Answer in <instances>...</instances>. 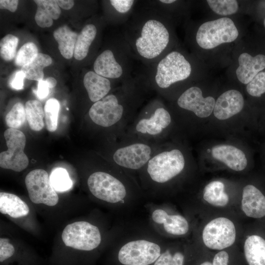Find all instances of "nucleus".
<instances>
[{
  "instance_id": "f257e3e1",
  "label": "nucleus",
  "mask_w": 265,
  "mask_h": 265,
  "mask_svg": "<svg viewBox=\"0 0 265 265\" xmlns=\"http://www.w3.org/2000/svg\"><path fill=\"white\" fill-rule=\"evenodd\" d=\"M151 93L144 73L132 76L93 104L88 116L96 126L110 130L111 142L116 141L124 136Z\"/></svg>"
},
{
  "instance_id": "f03ea898",
  "label": "nucleus",
  "mask_w": 265,
  "mask_h": 265,
  "mask_svg": "<svg viewBox=\"0 0 265 265\" xmlns=\"http://www.w3.org/2000/svg\"><path fill=\"white\" fill-rule=\"evenodd\" d=\"M142 3L123 25L121 33L135 60L147 67L170 51L173 34L170 19Z\"/></svg>"
},
{
  "instance_id": "7ed1b4c3",
  "label": "nucleus",
  "mask_w": 265,
  "mask_h": 265,
  "mask_svg": "<svg viewBox=\"0 0 265 265\" xmlns=\"http://www.w3.org/2000/svg\"><path fill=\"white\" fill-rule=\"evenodd\" d=\"M172 123V116L170 111L162 98L157 95L142 106L128 126L124 136L155 144H163L165 143V138Z\"/></svg>"
},
{
  "instance_id": "20e7f679",
  "label": "nucleus",
  "mask_w": 265,
  "mask_h": 265,
  "mask_svg": "<svg viewBox=\"0 0 265 265\" xmlns=\"http://www.w3.org/2000/svg\"><path fill=\"white\" fill-rule=\"evenodd\" d=\"M147 68L144 74L150 90L164 98L173 86L186 80L192 71L189 60L177 50L169 51Z\"/></svg>"
},
{
  "instance_id": "39448f33",
  "label": "nucleus",
  "mask_w": 265,
  "mask_h": 265,
  "mask_svg": "<svg viewBox=\"0 0 265 265\" xmlns=\"http://www.w3.org/2000/svg\"><path fill=\"white\" fill-rule=\"evenodd\" d=\"M134 60L130 47L120 33L113 47L104 50L96 57L93 71L104 78L121 83L132 76Z\"/></svg>"
},
{
  "instance_id": "423d86ee",
  "label": "nucleus",
  "mask_w": 265,
  "mask_h": 265,
  "mask_svg": "<svg viewBox=\"0 0 265 265\" xmlns=\"http://www.w3.org/2000/svg\"><path fill=\"white\" fill-rule=\"evenodd\" d=\"M163 144H155L123 136L112 142L110 160L120 169L140 171Z\"/></svg>"
},
{
  "instance_id": "0eeeda50",
  "label": "nucleus",
  "mask_w": 265,
  "mask_h": 265,
  "mask_svg": "<svg viewBox=\"0 0 265 265\" xmlns=\"http://www.w3.org/2000/svg\"><path fill=\"white\" fill-rule=\"evenodd\" d=\"M186 159L183 152L177 148H171L165 143L154 154L142 169L151 181L164 184L179 175L185 169Z\"/></svg>"
},
{
  "instance_id": "6e6552de",
  "label": "nucleus",
  "mask_w": 265,
  "mask_h": 265,
  "mask_svg": "<svg viewBox=\"0 0 265 265\" xmlns=\"http://www.w3.org/2000/svg\"><path fill=\"white\" fill-rule=\"evenodd\" d=\"M238 36V31L234 22L223 17L201 25L196 31L195 40L201 48L212 49L235 41Z\"/></svg>"
},
{
  "instance_id": "1a4fd4ad",
  "label": "nucleus",
  "mask_w": 265,
  "mask_h": 265,
  "mask_svg": "<svg viewBox=\"0 0 265 265\" xmlns=\"http://www.w3.org/2000/svg\"><path fill=\"white\" fill-rule=\"evenodd\" d=\"M87 186L91 193L96 198L111 203L121 202L127 191L120 179L104 171H96L87 179Z\"/></svg>"
},
{
  "instance_id": "9d476101",
  "label": "nucleus",
  "mask_w": 265,
  "mask_h": 265,
  "mask_svg": "<svg viewBox=\"0 0 265 265\" xmlns=\"http://www.w3.org/2000/svg\"><path fill=\"white\" fill-rule=\"evenodd\" d=\"M61 238L66 246L83 251L96 248L101 241L98 227L86 221L68 224L64 229Z\"/></svg>"
},
{
  "instance_id": "9b49d317",
  "label": "nucleus",
  "mask_w": 265,
  "mask_h": 265,
  "mask_svg": "<svg viewBox=\"0 0 265 265\" xmlns=\"http://www.w3.org/2000/svg\"><path fill=\"white\" fill-rule=\"evenodd\" d=\"M8 150L0 154V166L20 172L27 166L29 160L24 150L26 143L25 134L21 131L8 128L4 133Z\"/></svg>"
},
{
  "instance_id": "f8f14e48",
  "label": "nucleus",
  "mask_w": 265,
  "mask_h": 265,
  "mask_svg": "<svg viewBox=\"0 0 265 265\" xmlns=\"http://www.w3.org/2000/svg\"><path fill=\"white\" fill-rule=\"evenodd\" d=\"M236 237L233 222L225 217H218L205 226L202 238L205 245L213 250H222L231 246Z\"/></svg>"
},
{
  "instance_id": "ddd939ff",
  "label": "nucleus",
  "mask_w": 265,
  "mask_h": 265,
  "mask_svg": "<svg viewBox=\"0 0 265 265\" xmlns=\"http://www.w3.org/2000/svg\"><path fill=\"white\" fill-rule=\"evenodd\" d=\"M160 255V247L145 240H137L127 243L120 249L119 262L125 265H149Z\"/></svg>"
},
{
  "instance_id": "4468645a",
  "label": "nucleus",
  "mask_w": 265,
  "mask_h": 265,
  "mask_svg": "<svg viewBox=\"0 0 265 265\" xmlns=\"http://www.w3.org/2000/svg\"><path fill=\"white\" fill-rule=\"evenodd\" d=\"M25 184L30 200L35 204L54 206L58 203V196L51 184L48 173L37 169L26 177Z\"/></svg>"
},
{
  "instance_id": "2eb2a0df",
  "label": "nucleus",
  "mask_w": 265,
  "mask_h": 265,
  "mask_svg": "<svg viewBox=\"0 0 265 265\" xmlns=\"http://www.w3.org/2000/svg\"><path fill=\"white\" fill-rule=\"evenodd\" d=\"M215 101L212 96L203 97L201 89L191 86L185 90L176 100L180 109L193 112L199 118L209 116L213 111Z\"/></svg>"
},
{
  "instance_id": "dca6fc26",
  "label": "nucleus",
  "mask_w": 265,
  "mask_h": 265,
  "mask_svg": "<svg viewBox=\"0 0 265 265\" xmlns=\"http://www.w3.org/2000/svg\"><path fill=\"white\" fill-rule=\"evenodd\" d=\"M243 106L241 93L235 89L229 90L223 93L215 101L213 114L219 120H226L238 113Z\"/></svg>"
},
{
  "instance_id": "f3484780",
  "label": "nucleus",
  "mask_w": 265,
  "mask_h": 265,
  "mask_svg": "<svg viewBox=\"0 0 265 265\" xmlns=\"http://www.w3.org/2000/svg\"><path fill=\"white\" fill-rule=\"evenodd\" d=\"M241 209L248 217L254 218L265 217V196L254 186H246L242 191Z\"/></svg>"
},
{
  "instance_id": "a211bd4d",
  "label": "nucleus",
  "mask_w": 265,
  "mask_h": 265,
  "mask_svg": "<svg viewBox=\"0 0 265 265\" xmlns=\"http://www.w3.org/2000/svg\"><path fill=\"white\" fill-rule=\"evenodd\" d=\"M238 67L236 74L238 80L247 84L260 72L265 68V55L262 54L252 56L247 53L240 54Z\"/></svg>"
},
{
  "instance_id": "6ab92c4d",
  "label": "nucleus",
  "mask_w": 265,
  "mask_h": 265,
  "mask_svg": "<svg viewBox=\"0 0 265 265\" xmlns=\"http://www.w3.org/2000/svg\"><path fill=\"white\" fill-rule=\"evenodd\" d=\"M212 157L225 163L233 170L239 171L247 164L244 153L237 147L229 145H218L212 150Z\"/></svg>"
},
{
  "instance_id": "aec40b11",
  "label": "nucleus",
  "mask_w": 265,
  "mask_h": 265,
  "mask_svg": "<svg viewBox=\"0 0 265 265\" xmlns=\"http://www.w3.org/2000/svg\"><path fill=\"white\" fill-rule=\"evenodd\" d=\"M112 80L104 78L94 71L86 72L83 83L89 100L93 104L106 96L113 89Z\"/></svg>"
},
{
  "instance_id": "412c9836",
  "label": "nucleus",
  "mask_w": 265,
  "mask_h": 265,
  "mask_svg": "<svg viewBox=\"0 0 265 265\" xmlns=\"http://www.w3.org/2000/svg\"><path fill=\"white\" fill-rule=\"evenodd\" d=\"M37 10L34 17L35 21L41 27H49L53 24V20H57L61 10L56 0H35Z\"/></svg>"
},
{
  "instance_id": "4be33fe9",
  "label": "nucleus",
  "mask_w": 265,
  "mask_h": 265,
  "mask_svg": "<svg viewBox=\"0 0 265 265\" xmlns=\"http://www.w3.org/2000/svg\"><path fill=\"white\" fill-rule=\"evenodd\" d=\"M244 252L249 265H265V239L254 235L245 240Z\"/></svg>"
},
{
  "instance_id": "5701e85b",
  "label": "nucleus",
  "mask_w": 265,
  "mask_h": 265,
  "mask_svg": "<svg viewBox=\"0 0 265 265\" xmlns=\"http://www.w3.org/2000/svg\"><path fill=\"white\" fill-rule=\"evenodd\" d=\"M29 212L27 205L18 196L4 192L0 193V212L13 218L25 216Z\"/></svg>"
},
{
  "instance_id": "b1692460",
  "label": "nucleus",
  "mask_w": 265,
  "mask_h": 265,
  "mask_svg": "<svg viewBox=\"0 0 265 265\" xmlns=\"http://www.w3.org/2000/svg\"><path fill=\"white\" fill-rule=\"evenodd\" d=\"M97 34L98 28L95 24L90 23L83 27L78 35L75 45L74 56L76 59L82 60L87 56Z\"/></svg>"
},
{
  "instance_id": "393cba45",
  "label": "nucleus",
  "mask_w": 265,
  "mask_h": 265,
  "mask_svg": "<svg viewBox=\"0 0 265 265\" xmlns=\"http://www.w3.org/2000/svg\"><path fill=\"white\" fill-rule=\"evenodd\" d=\"M53 35L58 43L61 54L66 59L71 58L74 55L78 34L64 25L55 29Z\"/></svg>"
},
{
  "instance_id": "a878e982",
  "label": "nucleus",
  "mask_w": 265,
  "mask_h": 265,
  "mask_svg": "<svg viewBox=\"0 0 265 265\" xmlns=\"http://www.w3.org/2000/svg\"><path fill=\"white\" fill-rule=\"evenodd\" d=\"M52 63V59L49 55L38 53L31 62L22 67L21 71L26 79L39 81L43 80L44 78L43 69Z\"/></svg>"
},
{
  "instance_id": "bb28decb",
  "label": "nucleus",
  "mask_w": 265,
  "mask_h": 265,
  "mask_svg": "<svg viewBox=\"0 0 265 265\" xmlns=\"http://www.w3.org/2000/svg\"><path fill=\"white\" fill-rule=\"evenodd\" d=\"M203 198L208 203L216 207H224L228 203L229 197L224 192V185L220 181H212L205 187Z\"/></svg>"
},
{
  "instance_id": "cd10ccee",
  "label": "nucleus",
  "mask_w": 265,
  "mask_h": 265,
  "mask_svg": "<svg viewBox=\"0 0 265 265\" xmlns=\"http://www.w3.org/2000/svg\"><path fill=\"white\" fill-rule=\"evenodd\" d=\"M26 120L30 129L34 131L41 130L44 126V109L40 102L36 100L27 101L25 104Z\"/></svg>"
},
{
  "instance_id": "c85d7f7f",
  "label": "nucleus",
  "mask_w": 265,
  "mask_h": 265,
  "mask_svg": "<svg viewBox=\"0 0 265 265\" xmlns=\"http://www.w3.org/2000/svg\"><path fill=\"white\" fill-rule=\"evenodd\" d=\"M50 181L53 189L58 192H64L71 189L73 182L67 171L61 167L54 169L51 172Z\"/></svg>"
},
{
  "instance_id": "c756f323",
  "label": "nucleus",
  "mask_w": 265,
  "mask_h": 265,
  "mask_svg": "<svg viewBox=\"0 0 265 265\" xmlns=\"http://www.w3.org/2000/svg\"><path fill=\"white\" fill-rule=\"evenodd\" d=\"M163 224L165 231L174 235H184L189 229L187 220L180 215L167 214Z\"/></svg>"
},
{
  "instance_id": "7c9ffc66",
  "label": "nucleus",
  "mask_w": 265,
  "mask_h": 265,
  "mask_svg": "<svg viewBox=\"0 0 265 265\" xmlns=\"http://www.w3.org/2000/svg\"><path fill=\"white\" fill-rule=\"evenodd\" d=\"M59 103L56 99L51 98L46 102L44 106L45 123L47 130L54 132L57 127Z\"/></svg>"
},
{
  "instance_id": "2f4dec72",
  "label": "nucleus",
  "mask_w": 265,
  "mask_h": 265,
  "mask_svg": "<svg viewBox=\"0 0 265 265\" xmlns=\"http://www.w3.org/2000/svg\"><path fill=\"white\" fill-rule=\"evenodd\" d=\"M26 114L23 104L16 103L5 116V122L9 128L18 129L25 123Z\"/></svg>"
},
{
  "instance_id": "473e14b6",
  "label": "nucleus",
  "mask_w": 265,
  "mask_h": 265,
  "mask_svg": "<svg viewBox=\"0 0 265 265\" xmlns=\"http://www.w3.org/2000/svg\"><path fill=\"white\" fill-rule=\"evenodd\" d=\"M38 54L37 46L31 42L24 44L18 51L15 57L16 65L23 67L31 62Z\"/></svg>"
},
{
  "instance_id": "72a5a7b5",
  "label": "nucleus",
  "mask_w": 265,
  "mask_h": 265,
  "mask_svg": "<svg viewBox=\"0 0 265 265\" xmlns=\"http://www.w3.org/2000/svg\"><path fill=\"white\" fill-rule=\"evenodd\" d=\"M210 8L215 13L221 16H228L236 13L238 4L235 0H208Z\"/></svg>"
},
{
  "instance_id": "f704fd0d",
  "label": "nucleus",
  "mask_w": 265,
  "mask_h": 265,
  "mask_svg": "<svg viewBox=\"0 0 265 265\" xmlns=\"http://www.w3.org/2000/svg\"><path fill=\"white\" fill-rule=\"evenodd\" d=\"M18 42V38L11 34L3 37L0 41V55L1 58L9 61L15 57Z\"/></svg>"
},
{
  "instance_id": "c9c22d12",
  "label": "nucleus",
  "mask_w": 265,
  "mask_h": 265,
  "mask_svg": "<svg viewBox=\"0 0 265 265\" xmlns=\"http://www.w3.org/2000/svg\"><path fill=\"white\" fill-rule=\"evenodd\" d=\"M246 90L249 95L253 97H260L265 93V71L258 73L247 84Z\"/></svg>"
},
{
  "instance_id": "e433bc0d",
  "label": "nucleus",
  "mask_w": 265,
  "mask_h": 265,
  "mask_svg": "<svg viewBox=\"0 0 265 265\" xmlns=\"http://www.w3.org/2000/svg\"><path fill=\"white\" fill-rule=\"evenodd\" d=\"M184 256L180 252H176L172 256L169 250L160 254L154 265H183Z\"/></svg>"
},
{
  "instance_id": "4c0bfd02",
  "label": "nucleus",
  "mask_w": 265,
  "mask_h": 265,
  "mask_svg": "<svg viewBox=\"0 0 265 265\" xmlns=\"http://www.w3.org/2000/svg\"><path fill=\"white\" fill-rule=\"evenodd\" d=\"M15 249L12 244L9 243L8 238H0V262L11 257L14 253Z\"/></svg>"
},
{
  "instance_id": "58836bf2",
  "label": "nucleus",
  "mask_w": 265,
  "mask_h": 265,
  "mask_svg": "<svg viewBox=\"0 0 265 265\" xmlns=\"http://www.w3.org/2000/svg\"><path fill=\"white\" fill-rule=\"evenodd\" d=\"M25 78V75L22 71L20 70L16 72L10 81L11 87L16 90L23 89Z\"/></svg>"
},
{
  "instance_id": "ea45409f",
  "label": "nucleus",
  "mask_w": 265,
  "mask_h": 265,
  "mask_svg": "<svg viewBox=\"0 0 265 265\" xmlns=\"http://www.w3.org/2000/svg\"><path fill=\"white\" fill-rule=\"evenodd\" d=\"M49 93V87L45 80L38 81L36 94L39 99H43L47 97Z\"/></svg>"
},
{
  "instance_id": "a19ab883",
  "label": "nucleus",
  "mask_w": 265,
  "mask_h": 265,
  "mask_svg": "<svg viewBox=\"0 0 265 265\" xmlns=\"http://www.w3.org/2000/svg\"><path fill=\"white\" fill-rule=\"evenodd\" d=\"M228 254L225 251H221L215 255L212 264V265H228Z\"/></svg>"
},
{
  "instance_id": "79ce46f5",
  "label": "nucleus",
  "mask_w": 265,
  "mask_h": 265,
  "mask_svg": "<svg viewBox=\"0 0 265 265\" xmlns=\"http://www.w3.org/2000/svg\"><path fill=\"white\" fill-rule=\"evenodd\" d=\"M18 3L19 0H0V8L14 12L17 9Z\"/></svg>"
},
{
  "instance_id": "37998d69",
  "label": "nucleus",
  "mask_w": 265,
  "mask_h": 265,
  "mask_svg": "<svg viewBox=\"0 0 265 265\" xmlns=\"http://www.w3.org/2000/svg\"><path fill=\"white\" fill-rule=\"evenodd\" d=\"M167 212L161 209L155 210L152 213V217L154 222L159 224H163L167 215Z\"/></svg>"
},
{
  "instance_id": "c03bdc74",
  "label": "nucleus",
  "mask_w": 265,
  "mask_h": 265,
  "mask_svg": "<svg viewBox=\"0 0 265 265\" xmlns=\"http://www.w3.org/2000/svg\"><path fill=\"white\" fill-rule=\"evenodd\" d=\"M56 1L59 6L65 10L70 9L74 5V1L72 0H58Z\"/></svg>"
},
{
  "instance_id": "a18cd8bd",
  "label": "nucleus",
  "mask_w": 265,
  "mask_h": 265,
  "mask_svg": "<svg viewBox=\"0 0 265 265\" xmlns=\"http://www.w3.org/2000/svg\"><path fill=\"white\" fill-rule=\"evenodd\" d=\"M49 88L54 87L57 83L56 80L53 77H49L45 80Z\"/></svg>"
},
{
  "instance_id": "49530a36",
  "label": "nucleus",
  "mask_w": 265,
  "mask_h": 265,
  "mask_svg": "<svg viewBox=\"0 0 265 265\" xmlns=\"http://www.w3.org/2000/svg\"><path fill=\"white\" fill-rule=\"evenodd\" d=\"M200 265H212V264L209 262H205Z\"/></svg>"
},
{
  "instance_id": "de8ad7c7",
  "label": "nucleus",
  "mask_w": 265,
  "mask_h": 265,
  "mask_svg": "<svg viewBox=\"0 0 265 265\" xmlns=\"http://www.w3.org/2000/svg\"><path fill=\"white\" fill-rule=\"evenodd\" d=\"M264 26L265 27V18L264 21Z\"/></svg>"
}]
</instances>
